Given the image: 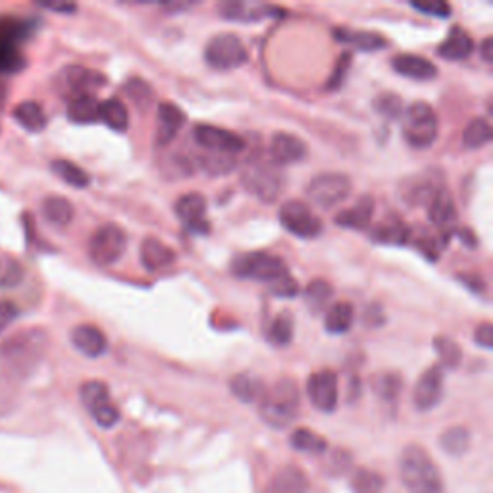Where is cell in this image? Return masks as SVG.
I'll return each mask as SVG.
<instances>
[{"mask_svg":"<svg viewBox=\"0 0 493 493\" xmlns=\"http://www.w3.org/2000/svg\"><path fill=\"white\" fill-rule=\"evenodd\" d=\"M229 389L231 394H234L237 399H241L243 403H255L260 401V397L265 395V384L260 382L255 374H237L234 380L229 382Z\"/></svg>","mask_w":493,"mask_h":493,"instance_id":"31","label":"cell"},{"mask_svg":"<svg viewBox=\"0 0 493 493\" xmlns=\"http://www.w3.org/2000/svg\"><path fill=\"white\" fill-rule=\"evenodd\" d=\"M292 445L297 449V451L309 453V455H322L326 451V442L318 436V433L304 428H299L293 432Z\"/></svg>","mask_w":493,"mask_h":493,"instance_id":"40","label":"cell"},{"mask_svg":"<svg viewBox=\"0 0 493 493\" xmlns=\"http://www.w3.org/2000/svg\"><path fill=\"white\" fill-rule=\"evenodd\" d=\"M436 351L440 355V360H442V365L445 368H457L460 365V360H462V351H460V347L457 345V341H453L451 338H445V336H440L436 338Z\"/></svg>","mask_w":493,"mask_h":493,"instance_id":"43","label":"cell"},{"mask_svg":"<svg viewBox=\"0 0 493 493\" xmlns=\"http://www.w3.org/2000/svg\"><path fill=\"white\" fill-rule=\"evenodd\" d=\"M409 236H411V229L397 219L382 222V224H378V228L374 229V239L380 241V243H387V245L407 243Z\"/></svg>","mask_w":493,"mask_h":493,"instance_id":"36","label":"cell"},{"mask_svg":"<svg viewBox=\"0 0 493 493\" xmlns=\"http://www.w3.org/2000/svg\"><path fill=\"white\" fill-rule=\"evenodd\" d=\"M374 389H376V394L380 395V399L395 401L403 389V380L399 378L397 374H382V376H378V378H376Z\"/></svg>","mask_w":493,"mask_h":493,"instance_id":"44","label":"cell"},{"mask_svg":"<svg viewBox=\"0 0 493 493\" xmlns=\"http://www.w3.org/2000/svg\"><path fill=\"white\" fill-rule=\"evenodd\" d=\"M176 260V253H173L166 243L156 237H147L141 245V263L149 272L163 270Z\"/></svg>","mask_w":493,"mask_h":493,"instance_id":"22","label":"cell"},{"mask_svg":"<svg viewBox=\"0 0 493 493\" xmlns=\"http://www.w3.org/2000/svg\"><path fill=\"white\" fill-rule=\"evenodd\" d=\"M299 414V389L289 378L280 380L260 397V416L272 428H285Z\"/></svg>","mask_w":493,"mask_h":493,"instance_id":"2","label":"cell"},{"mask_svg":"<svg viewBox=\"0 0 493 493\" xmlns=\"http://www.w3.org/2000/svg\"><path fill=\"white\" fill-rule=\"evenodd\" d=\"M14 118L18 120V124L23 129L32 134H39L47 127L45 110L41 108L39 103H33V100H25V103H20L14 108Z\"/></svg>","mask_w":493,"mask_h":493,"instance_id":"29","label":"cell"},{"mask_svg":"<svg viewBox=\"0 0 493 493\" xmlns=\"http://www.w3.org/2000/svg\"><path fill=\"white\" fill-rule=\"evenodd\" d=\"M428 219L433 226H438V228H449V226L455 224V220H457L455 200H453L451 193L445 190V187L430 200Z\"/></svg>","mask_w":493,"mask_h":493,"instance_id":"24","label":"cell"},{"mask_svg":"<svg viewBox=\"0 0 493 493\" xmlns=\"http://www.w3.org/2000/svg\"><path fill=\"white\" fill-rule=\"evenodd\" d=\"M443 190L440 183L433 181V173H426V176L414 178V185L409 187L407 191V202L411 205H430V200L436 197V193Z\"/></svg>","mask_w":493,"mask_h":493,"instance_id":"34","label":"cell"},{"mask_svg":"<svg viewBox=\"0 0 493 493\" xmlns=\"http://www.w3.org/2000/svg\"><path fill=\"white\" fill-rule=\"evenodd\" d=\"M351 66V54L349 52H343L340 58H338V64L336 68H333V74L330 78V81L326 83V89H338V87H341L345 76H347V70H349Z\"/></svg>","mask_w":493,"mask_h":493,"instance_id":"49","label":"cell"},{"mask_svg":"<svg viewBox=\"0 0 493 493\" xmlns=\"http://www.w3.org/2000/svg\"><path fill=\"white\" fill-rule=\"evenodd\" d=\"M126 246V229L118 224H105L95 231L89 241V256L97 266H112L124 256Z\"/></svg>","mask_w":493,"mask_h":493,"instance_id":"8","label":"cell"},{"mask_svg":"<svg viewBox=\"0 0 493 493\" xmlns=\"http://www.w3.org/2000/svg\"><path fill=\"white\" fill-rule=\"evenodd\" d=\"M270 156L275 164L287 166L295 164L307 158V144L302 139L292 134H274L270 143Z\"/></svg>","mask_w":493,"mask_h":493,"instance_id":"18","label":"cell"},{"mask_svg":"<svg viewBox=\"0 0 493 493\" xmlns=\"http://www.w3.org/2000/svg\"><path fill=\"white\" fill-rule=\"evenodd\" d=\"M474 341L484 347V349H491L493 347V328L491 324H482V326H478L476 331H474Z\"/></svg>","mask_w":493,"mask_h":493,"instance_id":"53","label":"cell"},{"mask_svg":"<svg viewBox=\"0 0 493 493\" xmlns=\"http://www.w3.org/2000/svg\"><path fill=\"white\" fill-rule=\"evenodd\" d=\"M307 394L311 403L321 413H333L340 403L338 376L331 370L314 372L307 382Z\"/></svg>","mask_w":493,"mask_h":493,"instance_id":"13","label":"cell"},{"mask_svg":"<svg viewBox=\"0 0 493 493\" xmlns=\"http://www.w3.org/2000/svg\"><path fill=\"white\" fill-rule=\"evenodd\" d=\"M158 144H168L185 124V114L173 103H161L158 105Z\"/></svg>","mask_w":493,"mask_h":493,"instance_id":"26","label":"cell"},{"mask_svg":"<svg viewBox=\"0 0 493 493\" xmlns=\"http://www.w3.org/2000/svg\"><path fill=\"white\" fill-rule=\"evenodd\" d=\"M23 66L25 58L14 47V42L10 39L0 41V74H16Z\"/></svg>","mask_w":493,"mask_h":493,"instance_id":"41","label":"cell"},{"mask_svg":"<svg viewBox=\"0 0 493 493\" xmlns=\"http://www.w3.org/2000/svg\"><path fill=\"white\" fill-rule=\"evenodd\" d=\"M399 478L411 493H443V480L436 462L420 445L403 449L399 457Z\"/></svg>","mask_w":493,"mask_h":493,"instance_id":"1","label":"cell"},{"mask_svg":"<svg viewBox=\"0 0 493 493\" xmlns=\"http://www.w3.org/2000/svg\"><path fill=\"white\" fill-rule=\"evenodd\" d=\"M81 403L85 405V409L89 411L91 418L100 428H112L118 424L120 420V411L116 409V405L110 401V391L105 382H85L81 386Z\"/></svg>","mask_w":493,"mask_h":493,"instance_id":"10","label":"cell"},{"mask_svg":"<svg viewBox=\"0 0 493 493\" xmlns=\"http://www.w3.org/2000/svg\"><path fill=\"white\" fill-rule=\"evenodd\" d=\"M472 52H474V39L462 27H453L438 49V54L445 58V60H451V62L467 60Z\"/></svg>","mask_w":493,"mask_h":493,"instance_id":"21","label":"cell"},{"mask_svg":"<svg viewBox=\"0 0 493 493\" xmlns=\"http://www.w3.org/2000/svg\"><path fill=\"white\" fill-rule=\"evenodd\" d=\"M460 282L465 284H472V292H484V284L480 278H476V275H459Z\"/></svg>","mask_w":493,"mask_h":493,"instance_id":"56","label":"cell"},{"mask_svg":"<svg viewBox=\"0 0 493 493\" xmlns=\"http://www.w3.org/2000/svg\"><path fill=\"white\" fill-rule=\"evenodd\" d=\"M70 340H71V345H74L81 355L89 358L103 357L108 349V341L103 330H98L93 324L76 326L70 333Z\"/></svg>","mask_w":493,"mask_h":493,"instance_id":"19","label":"cell"},{"mask_svg":"<svg viewBox=\"0 0 493 493\" xmlns=\"http://www.w3.org/2000/svg\"><path fill=\"white\" fill-rule=\"evenodd\" d=\"M333 295V289L328 282L324 280H312L307 287V292H304V301H307L309 309L314 312V314H321L326 307L328 302Z\"/></svg>","mask_w":493,"mask_h":493,"instance_id":"38","label":"cell"},{"mask_svg":"<svg viewBox=\"0 0 493 493\" xmlns=\"http://www.w3.org/2000/svg\"><path fill=\"white\" fill-rule=\"evenodd\" d=\"M309 482L295 467H285L275 474L265 493H307Z\"/></svg>","mask_w":493,"mask_h":493,"instance_id":"27","label":"cell"},{"mask_svg":"<svg viewBox=\"0 0 493 493\" xmlns=\"http://www.w3.org/2000/svg\"><path fill=\"white\" fill-rule=\"evenodd\" d=\"M241 183L253 197L265 202H274L284 191V173L270 163L255 161L241 172Z\"/></svg>","mask_w":493,"mask_h":493,"instance_id":"5","label":"cell"},{"mask_svg":"<svg viewBox=\"0 0 493 493\" xmlns=\"http://www.w3.org/2000/svg\"><path fill=\"white\" fill-rule=\"evenodd\" d=\"M176 214L181 224L191 231V234L207 236L210 224L207 222V200L200 193H187L176 202Z\"/></svg>","mask_w":493,"mask_h":493,"instance_id":"16","label":"cell"},{"mask_svg":"<svg viewBox=\"0 0 493 493\" xmlns=\"http://www.w3.org/2000/svg\"><path fill=\"white\" fill-rule=\"evenodd\" d=\"M205 58L212 70L229 71L241 68L249 60V52H246L243 41L237 35L222 33L209 41V45L205 49Z\"/></svg>","mask_w":493,"mask_h":493,"instance_id":"9","label":"cell"},{"mask_svg":"<svg viewBox=\"0 0 493 493\" xmlns=\"http://www.w3.org/2000/svg\"><path fill=\"white\" fill-rule=\"evenodd\" d=\"M220 16L229 22L239 23H251L260 22L265 18H280L278 14H284V10L275 6H266L258 3H243V0H228L219 6Z\"/></svg>","mask_w":493,"mask_h":493,"instance_id":"17","label":"cell"},{"mask_svg":"<svg viewBox=\"0 0 493 493\" xmlns=\"http://www.w3.org/2000/svg\"><path fill=\"white\" fill-rule=\"evenodd\" d=\"M127 95L132 97L137 105L141 107H147V103L151 100L153 93H151V87L144 83L143 79H132L127 83Z\"/></svg>","mask_w":493,"mask_h":493,"instance_id":"50","label":"cell"},{"mask_svg":"<svg viewBox=\"0 0 493 493\" xmlns=\"http://www.w3.org/2000/svg\"><path fill=\"white\" fill-rule=\"evenodd\" d=\"M268 336H270V341L274 345H278V347H285V345L292 343V340H293V318L289 316V312H282V314L275 316V321L270 326Z\"/></svg>","mask_w":493,"mask_h":493,"instance_id":"42","label":"cell"},{"mask_svg":"<svg viewBox=\"0 0 493 493\" xmlns=\"http://www.w3.org/2000/svg\"><path fill=\"white\" fill-rule=\"evenodd\" d=\"M391 66H394L399 76L416 81H428L438 76L436 64L430 62L428 58L416 54H397L394 60H391Z\"/></svg>","mask_w":493,"mask_h":493,"instance_id":"20","label":"cell"},{"mask_svg":"<svg viewBox=\"0 0 493 493\" xmlns=\"http://www.w3.org/2000/svg\"><path fill=\"white\" fill-rule=\"evenodd\" d=\"M443 397V370L442 367H430L423 376H420L416 386L413 401L418 411H432L436 409Z\"/></svg>","mask_w":493,"mask_h":493,"instance_id":"15","label":"cell"},{"mask_svg":"<svg viewBox=\"0 0 493 493\" xmlns=\"http://www.w3.org/2000/svg\"><path fill=\"white\" fill-rule=\"evenodd\" d=\"M193 137L202 149H207L210 153L236 154L245 149V141L239 135L209 124H199L193 129Z\"/></svg>","mask_w":493,"mask_h":493,"instance_id":"14","label":"cell"},{"mask_svg":"<svg viewBox=\"0 0 493 493\" xmlns=\"http://www.w3.org/2000/svg\"><path fill=\"white\" fill-rule=\"evenodd\" d=\"M68 118L74 124H93L98 120V100L95 95L70 98Z\"/></svg>","mask_w":493,"mask_h":493,"instance_id":"33","label":"cell"},{"mask_svg":"<svg viewBox=\"0 0 493 493\" xmlns=\"http://www.w3.org/2000/svg\"><path fill=\"white\" fill-rule=\"evenodd\" d=\"M355 321V309L351 302H336L331 309H328L326 312V331L333 333V336H341V333H347L351 330Z\"/></svg>","mask_w":493,"mask_h":493,"instance_id":"30","label":"cell"},{"mask_svg":"<svg viewBox=\"0 0 493 493\" xmlns=\"http://www.w3.org/2000/svg\"><path fill=\"white\" fill-rule=\"evenodd\" d=\"M270 289L275 297H295L299 293V285L289 274L284 275L278 282L270 284Z\"/></svg>","mask_w":493,"mask_h":493,"instance_id":"51","label":"cell"},{"mask_svg":"<svg viewBox=\"0 0 493 493\" xmlns=\"http://www.w3.org/2000/svg\"><path fill=\"white\" fill-rule=\"evenodd\" d=\"M438 114L424 100L413 103L403 118V135L414 149H428L438 137Z\"/></svg>","mask_w":493,"mask_h":493,"instance_id":"4","label":"cell"},{"mask_svg":"<svg viewBox=\"0 0 493 493\" xmlns=\"http://www.w3.org/2000/svg\"><path fill=\"white\" fill-rule=\"evenodd\" d=\"M41 6L54 12H62V14H74L78 10L74 3H41Z\"/></svg>","mask_w":493,"mask_h":493,"instance_id":"54","label":"cell"},{"mask_svg":"<svg viewBox=\"0 0 493 493\" xmlns=\"http://www.w3.org/2000/svg\"><path fill=\"white\" fill-rule=\"evenodd\" d=\"M42 216H45V220L51 222L52 226L64 228L68 226L71 220H74V205L60 195H51L45 200H42Z\"/></svg>","mask_w":493,"mask_h":493,"instance_id":"28","label":"cell"},{"mask_svg":"<svg viewBox=\"0 0 493 493\" xmlns=\"http://www.w3.org/2000/svg\"><path fill=\"white\" fill-rule=\"evenodd\" d=\"M98 120H103L114 132H126L129 114L120 98H107L98 103Z\"/></svg>","mask_w":493,"mask_h":493,"instance_id":"32","label":"cell"},{"mask_svg":"<svg viewBox=\"0 0 493 493\" xmlns=\"http://www.w3.org/2000/svg\"><path fill=\"white\" fill-rule=\"evenodd\" d=\"M282 226L301 239H314L322 234V222L301 200H287L280 209Z\"/></svg>","mask_w":493,"mask_h":493,"instance_id":"11","label":"cell"},{"mask_svg":"<svg viewBox=\"0 0 493 493\" xmlns=\"http://www.w3.org/2000/svg\"><path fill=\"white\" fill-rule=\"evenodd\" d=\"M47 347V336L41 330H27L14 336L0 349V360L14 372L32 370L42 358Z\"/></svg>","mask_w":493,"mask_h":493,"instance_id":"3","label":"cell"},{"mask_svg":"<svg viewBox=\"0 0 493 493\" xmlns=\"http://www.w3.org/2000/svg\"><path fill=\"white\" fill-rule=\"evenodd\" d=\"M372 214H374V200L372 197L365 195L357 200L355 207L340 212L336 216V224L349 229H368Z\"/></svg>","mask_w":493,"mask_h":493,"instance_id":"23","label":"cell"},{"mask_svg":"<svg viewBox=\"0 0 493 493\" xmlns=\"http://www.w3.org/2000/svg\"><path fill=\"white\" fill-rule=\"evenodd\" d=\"M411 6L418 12L426 14V16H436V18H449L451 14V6L443 0H413Z\"/></svg>","mask_w":493,"mask_h":493,"instance_id":"48","label":"cell"},{"mask_svg":"<svg viewBox=\"0 0 493 493\" xmlns=\"http://www.w3.org/2000/svg\"><path fill=\"white\" fill-rule=\"evenodd\" d=\"M20 314V309L16 302L12 301H0V333H3L14 321H16Z\"/></svg>","mask_w":493,"mask_h":493,"instance_id":"52","label":"cell"},{"mask_svg":"<svg viewBox=\"0 0 493 493\" xmlns=\"http://www.w3.org/2000/svg\"><path fill=\"white\" fill-rule=\"evenodd\" d=\"M51 168L58 178L71 187H78V190H85V187L91 183L89 173H87L83 168H79L78 164L64 161V158H58V161L51 164Z\"/></svg>","mask_w":493,"mask_h":493,"instance_id":"35","label":"cell"},{"mask_svg":"<svg viewBox=\"0 0 493 493\" xmlns=\"http://www.w3.org/2000/svg\"><path fill=\"white\" fill-rule=\"evenodd\" d=\"M482 58H484V62L491 64L493 62V39L491 37H486L484 42H482Z\"/></svg>","mask_w":493,"mask_h":493,"instance_id":"55","label":"cell"},{"mask_svg":"<svg viewBox=\"0 0 493 493\" xmlns=\"http://www.w3.org/2000/svg\"><path fill=\"white\" fill-rule=\"evenodd\" d=\"M491 126L484 118H474L465 127V134H462V143H465L467 149H480L484 144L491 141Z\"/></svg>","mask_w":493,"mask_h":493,"instance_id":"37","label":"cell"},{"mask_svg":"<svg viewBox=\"0 0 493 493\" xmlns=\"http://www.w3.org/2000/svg\"><path fill=\"white\" fill-rule=\"evenodd\" d=\"M58 85L64 95L71 98L93 95L100 87L107 85V78L100 71L83 68V66H68L58 74Z\"/></svg>","mask_w":493,"mask_h":493,"instance_id":"12","label":"cell"},{"mask_svg":"<svg viewBox=\"0 0 493 493\" xmlns=\"http://www.w3.org/2000/svg\"><path fill=\"white\" fill-rule=\"evenodd\" d=\"M442 449L443 451H447L449 455L453 457H460L462 453L469 449V443H470V436H469V430L467 428H449L442 433Z\"/></svg>","mask_w":493,"mask_h":493,"instance_id":"39","label":"cell"},{"mask_svg":"<svg viewBox=\"0 0 493 493\" xmlns=\"http://www.w3.org/2000/svg\"><path fill=\"white\" fill-rule=\"evenodd\" d=\"M202 164H205V170L210 173V176H220V173H228L236 166V154L212 153L210 156L205 158V163Z\"/></svg>","mask_w":493,"mask_h":493,"instance_id":"46","label":"cell"},{"mask_svg":"<svg viewBox=\"0 0 493 493\" xmlns=\"http://www.w3.org/2000/svg\"><path fill=\"white\" fill-rule=\"evenodd\" d=\"M376 110H378L386 118L395 120L403 112V103L401 98L394 93H384L382 97L376 98Z\"/></svg>","mask_w":493,"mask_h":493,"instance_id":"47","label":"cell"},{"mask_svg":"<svg viewBox=\"0 0 493 493\" xmlns=\"http://www.w3.org/2000/svg\"><path fill=\"white\" fill-rule=\"evenodd\" d=\"M353 489L357 493H380L382 488H384V480L380 474H376L372 470H358L355 476H353Z\"/></svg>","mask_w":493,"mask_h":493,"instance_id":"45","label":"cell"},{"mask_svg":"<svg viewBox=\"0 0 493 493\" xmlns=\"http://www.w3.org/2000/svg\"><path fill=\"white\" fill-rule=\"evenodd\" d=\"M231 272L241 280L274 284L289 274L284 260L268 253H245L234 258Z\"/></svg>","mask_w":493,"mask_h":493,"instance_id":"6","label":"cell"},{"mask_svg":"<svg viewBox=\"0 0 493 493\" xmlns=\"http://www.w3.org/2000/svg\"><path fill=\"white\" fill-rule=\"evenodd\" d=\"M333 37L345 42V45L355 47L360 52H378L386 49L387 45L386 37L374 32H349V29H336V32H333Z\"/></svg>","mask_w":493,"mask_h":493,"instance_id":"25","label":"cell"},{"mask_svg":"<svg viewBox=\"0 0 493 493\" xmlns=\"http://www.w3.org/2000/svg\"><path fill=\"white\" fill-rule=\"evenodd\" d=\"M353 191V183L349 176L340 172L318 173L307 185V195L312 205L321 209H333L343 202Z\"/></svg>","mask_w":493,"mask_h":493,"instance_id":"7","label":"cell"}]
</instances>
